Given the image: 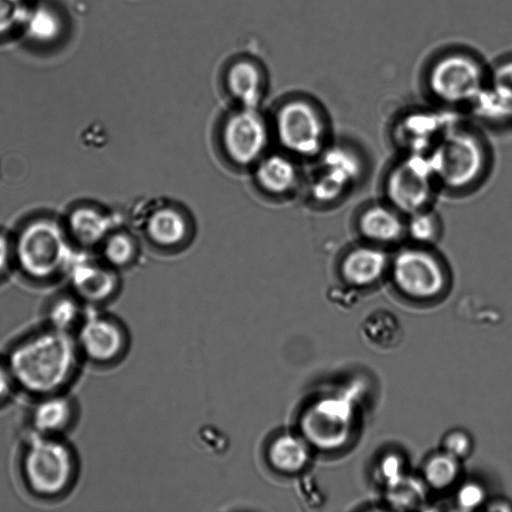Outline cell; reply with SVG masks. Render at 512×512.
Listing matches in <instances>:
<instances>
[{
  "instance_id": "cell-5",
  "label": "cell",
  "mask_w": 512,
  "mask_h": 512,
  "mask_svg": "<svg viewBox=\"0 0 512 512\" xmlns=\"http://www.w3.org/2000/svg\"><path fill=\"white\" fill-rule=\"evenodd\" d=\"M75 466L71 448L56 436L34 434L22 460L27 486L43 497L62 494L73 481Z\"/></svg>"
},
{
  "instance_id": "cell-32",
  "label": "cell",
  "mask_w": 512,
  "mask_h": 512,
  "mask_svg": "<svg viewBox=\"0 0 512 512\" xmlns=\"http://www.w3.org/2000/svg\"><path fill=\"white\" fill-rule=\"evenodd\" d=\"M378 471L387 484L399 479L404 475V461L400 455L390 453L381 459Z\"/></svg>"
},
{
  "instance_id": "cell-12",
  "label": "cell",
  "mask_w": 512,
  "mask_h": 512,
  "mask_svg": "<svg viewBox=\"0 0 512 512\" xmlns=\"http://www.w3.org/2000/svg\"><path fill=\"white\" fill-rule=\"evenodd\" d=\"M296 158L284 151L267 152L251 169L252 181L267 199H289L301 182Z\"/></svg>"
},
{
  "instance_id": "cell-35",
  "label": "cell",
  "mask_w": 512,
  "mask_h": 512,
  "mask_svg": "<svg viewBox=\"0 0 512 512\" xmlns=\"http://www.w3.org/2000/svg\"><path fill=\"white\" fill-rule=\"evenodd\" d=\"M12 383L13 379L7 365L0 362V400L9 394Z\"/></svg>"
},
{
  "instance_id": "cell-29",
  "label": "cell",
  "mask_w": 512,
  "mask_h": 512,
  "mask_svg": "<svg viewBox=\"0 0 512 512\" xmlns=\"http://www.w3.org/2000/svg\"><path fill=\"white\" fill-rule=\"evenodd\" d=\"M490 89L501 99L512 104V60L500 64L494 70Z\"/></svg>"
},
{
  "instance_id": "cell-16",
  "label": "cell",
  "mask_w": 512,
  "mask_h": 512,
  "mask_svg": "<svg viewBox=\"0 0 512 512\" xmlns=\"http://www.w3.org/2000/svg\"><path fill=\"white\" fill-rule=\"evenodd\" d=\"M62 224L68 238L85 248H97L116 227L109 212L92 204L73 207Z\"/></svg>"
},
{
  "instance_id": "cell-11",
  "label": "cell",
  "mask_w": 512,
  "mask_h": 512,
  "mask_svg": "<svg viewBox=\"0 0 512 512\" xmlns=\"http://www.w3.org/2000/svg\"><path fill=\"white\" fill-rule=\"evenodd\" d=\"M352 409L346 397L324 398L314 403L302 419L306 439L324 448L338 445L346 437Z\"/></svg>"
},
{
  "instance_id": "cell-8",
  "label": "cell",
  "mask_w": 512,
  "mask_h": 512,
  "mask_svg": "<svg viewBox=\"0 0 512 512\" xmlns=\"http://www.w3.org/2000/svg\"><path fill=\"white\" fill-rule=\"evenodd\" d=\"M436 183L427 156L410 154L391 169L386 180L389 204L401 214L428 208Z\"/></svg>"
},
{
  "instance_id": "cell-7",
  "label": "cell",
  "mask_w": 512,
  "mask_h": 512,
  "mask_svg": "<svg viewBox=\"0 0 512 512\" xmlns=\"http://www.w3.org/2000/svg\"><path fill=\"white\" fill-rule=\"evenodd\" d=\"M389 270L397 289L414 299L437 297L445 288L442 263L422 245L398 251L390 260Z\"/></svg>"
},
{
  "instance_id": "cell-18",
  "label": "cell",
  "mask_w": 512,
  "mask_h": 512,
  "mask_svg": "<svg viewBox=\"0 0 512 512\" xmlns=\"http://www.w3.org/2000/svg\"><path fill=\"white\" fill-rule=\"evenodd\" d=\"M390 258L379 245L365 244L350 249L340 262V274L353 287H368L389 269Z\"/></svg>"
},
{
  "instance_id": "cell-9",
  "label": "cell",
  "mask_w": 512,
  "mask_h": 512,
  "mask_svg": "<svg viewBox=\"0 0 512 512\" xmlns=\"http://www.w3.org/2000/svg\"><path fill=\"white\" fill-rule=\"evenodd\" d=\"M428 82L432 93L443 103L474 102L483 91V72L473 59L453 55L434 65Z\"/></svg>"
},
{
  "instance_id": "cell-27",
  "label": "cell",
  "mask_w": 512,
  "mask_h": 512,
  "mask_svg": "<svg viewBox=\"0 0 512 512\" xmlns=\"http://www.w3.org/2000/svg\"><path fill=\"white\" fill-rule=\"evenodd\" d=\"M81 312V307L75 299L59 298L49 308L50 327L69 333V330L81 321Z\"/></svg>"
},
{
  "instance_id": "cell-4",
  "label": "cell",
  "mask_w": 512,
  "mask_h": 512,
  "mask_svg": "<svg viewBox=\"0 0 512 512\" xmlns=\"http://www.w3.org/2000/svg\"><path fill=\"white\" fill-rule=\"evenodd\" d=\"M273 139L281 150L297 158L317 155L323 148L326 128L321 112L303 97H290L269 117Z\"/></svg>"
},
{
  "instance_id": "cell-20",
  "label": "cell",
  "mask_w": 512,
  "mask_h": 512,
  "mask_svg": "<svg viewBox=\"0 0 512 512\" xmlns=\"http://www.w3.org/2000/svg\"><path fill=\"white\" fill-rule=\"evenodd\" d=\"M73 403L57 393L42 396L31 412V424L37 435L56 436L73 420Z\"/></svg>"
},
{
  "instance_id": "cell-30",
  "label": "cell",
  "mask_w": 512,
  "mask_h": 512,
  "mask_svg": "<svg viewBox=\"0 0 512 512\" xmlns=\"http://www.w3.org/2000/svg\"><path fill=\"white\" fill-rule=\"evenodd\" d=\"M485 498V491L481 485L468 482L461 486L457 493V503L465 510H472L481 505Z\"/></svg>"
},
{
  "instance_id": "cell-10",
  "label": "cell",
  "mask_w": 512,
  "mask_h": 512,
  "mask_svg": "<svg viewBox=\"0 0 512 512\" xmlns=\"http://www.w3.org/2000/svg\"><path fill=\"white\" fill-rule=\"evenodd\" d=\"M140 231L153 247L165 252L185 248L193 237L194 225L184 207L175 202L158 201L140 219Z\"/></svg>"
},
{
  "instance_id": "cell-24",
  "label": "cell",
  "mask_w": 512,
  "mask_h": 512,
  "mask_svg": "<svg viewBox=\"0 0 512 512\" xmlns=\"http://www.w3.org/2000/svg\"><path fill=\"white\" fill-rule=\"evenodd\" d=\"M459 473V459L443 450L429 456L423 465L425 482L438 490L452 485Z\"/></svg>"
},
{
  "instance_id": "cell-22",
  "label": "cell",
  "mask_w": 512,
  "mask_h": 512,
  "mask_svg": "<svg viewBox=\"0 0 512 512\" xmlns=\"http://www.w3.org/2000/svg\"><path fill=\"white\" fill-rule=\"evenodd\" d=\"M97 248L99 258L117 271L135 264L140 255L138 238L132 232L117 227Z\"/></svg>"
},
{
  "instance_id": "cell-25",
  "label": "cell",
  "mask_w": 512,
  "mask_h": 512,
  "mask_svg": "<svg viewBox=\"0 0 512 512\" xmlns=\"http://www.w3.org/2000/svg\"><path fill=\"white\" fill-rule=\"evenodd\" d=\"M387 501L396 509H413L424 499L425 489L418 479L406 476L387 484Z\"/></svg>"
},
{
  "instance_id": "cell-3",
  "label": "cell",
  "mask_w": 512,
  "mask_h": 512,
  "mask_svg": "<svg viewBox=\"0 0 512 512\" xmlns=\"http://www.w3.org/2000/svg\"><path fill=\"white\" fill-rule=\"evenodd\" d=\"M68 239L62 222L36 218L13 237L14 263L31 279L53 278L69 263Z\"/></svg>"
},
{
  "instance_id": "cell-19",
  "label": "cell",
  "mask_w": 512,
  "mask_h": 512,
  "mask_svg": "<svg viewBox=\"0 0 512 512\" xmlns=\"http://www.w3.org/2000/svg\"><path fill=\"white\" fill-rule=\"evenodd\" d=\"M357 228L366 240L376 245L394 243L406 234V222L390 204L365 208L358 217Z\"/></svg>"
},
{
  "instance_id": "cell-6",
  "label": "cell",
  "mask_w": 512,
  "mask_h": 512,
  "mask_svg": "<svg viewBox=\"0 0 512 512\" xmlns=\"http://www.w3.org/2000/svg\"><path fill=\"white\" fill-rule=\"evenodd\" d=\"M427 157L436 183L453 190L473 184L486 163L480 140L463 129L447 131Z\"/></svg>"
},
{
  "instance_id": "cell-13",
  "label": "cell",
  "mask_w": 512,
  "mask_h": 512,
  "mask_svg": "<svg viewBox=\"0 0 512 512\" xmlns=\"http://www.w3.org/2000/svg\"><path fill=\"white\" fill-rule=\"evenodd\" d=\"M125 343L124 331L116 321L99 315L87 316L81 321L77 346L90 360L113 361L121 355Z\"/></svg>"
},
{
  "instance_id": "cell-26",
  "label": "cell",
  "mask_w": 512,
  "mask_h": 512,
  "mask_svg": "<svg viewBox=\"0 0 512 512\" xmlns=\"http://www.w3.org/2000/svg\"><path fill=\"white\" fill-rule=\"evenodd\" d=\"M406 235L414 242L425 245L435 241L439 235L440 224L435 212L426 208L408 215Z\"/></svg>"
},
{
  "instance_id": "cell-36",
  "label": "cell",
  "mask_w": 512,
  "mask_h": 512,
  "mask_svg": "<svg viewBox=\"0 0 512 512\" xmlns=\"http://www.w3.org/2000/svg\"><path fill=\"white\" fill-rule=\"evenodd\" d=\"M490 511H512V504L504 499H495L488 504Z\"/></svg>"
},
{
  "instance_id": "cell-14",
  "label": "cell",
  "mask_w": 512,
  "mask_h": 512,
  "mask_svg": "<svg viewBox=\"0 0 512 512\" xmlns=\"http://www.w3.org/2000/svg\"><path fill=\"white\" fill-rule=\"evenodd\" d=\"M321 171L311 184V194L319 202L336 200L360 173V164L353 153L337 147L329 150Z\"/></svg>"
},
{
  "instance_id": "cell-17",
  "label": "cell",
  "mask_w": 512,
  "mask_h": 512,
  "mask_svg": "<svg viewBox=\"0 0 512 512\" xmlns=\"http://www.w3.org/2000/svg\"><path fill=\"white\" fill-rule=\"evenodd\" d=\"M224 86L235 106L259 108L266 92V75L257 62L240 58L227 67Z\"/></svg>"
},
{
  "instance_id": "cell-28",
  "label": "cell",
  "mask_w": 512,
  "mask_h": 512,
  "mask_svg": "<svg viewBox=\"0 0 512 512\" xmlns=\"http://www.w3.org/2000/svg\"><path fill=\"white\" fill-rule=\"evenodd\" d=\"M442 448L443 451L460 460L470 454L472 450V440L466 431L454 429L444 435Z\"/></svg>"
},
{
  "instance_id": "cell-34",
  "label": "cell",
  "mask_w": 512,
  "mask_h": 512,
  "mask_svg": "<svg viewBox=\"0 0 512 512\" xmlns=\"http://www.w3.org/2000/svg\"><path fill=\"white\" fill-rule=\"evenodd\" d=\"M17 13L16 0H0V32L12 26L17 18Z\"/></svg>"
},
{
  "instance_id": "cell-21",
  "label": "cell",
  "mask_w": 512,
  "mask_h": 512,
  "mask_svg": "<svg viewBox=\"0 0 512 512\" xmlns=\"http://www.w3.org/2000/svg\"><path fill=\"white\" fill-rule=\"evenodd\" d=\"M267 456L270 464L277 471L294 474L306 467L310 459V451L307 440L285 433L270 443Z\"/></svg>"
},
{
  "instance_id": "cell-1",
  "label": "cell",
  "mask_w": 512,
  "mask_h": 512,
  "mask_svg": "<svg viewBox=\"0 0 512 512\" xmlns=\"http://www.w3.org/2000/svg\"><path fill=\"white\" fill-rule=\"evenodd\" d=\"M77 343L68 332L53 328L16 345L7 367L13 382L29 393H57L71 378L77 363Z\"/></svg>"
},
{
  "instance_id": "cell-15",
  "label": "cell",
  "mask_w": 512,
  "mask_h": 512,
  "mask_svg": "<svg viewBox=\"0 0 512 512\" xmlns=\"http://www.w3.org/2000/svg\"><path fill=\"white\" fill-rule=\"evenodd\" d=\"M69 278L75 295L90 303L107 300L119 286L117 270L100 258L82 259L70 264Z\"/></svg>"
},
{
  "instance_id": "cell-33",
  "label": "cell",
  "mask_w": 512,
  "mask_h": 512,
  "mask_svg": "<svg viewBox=\"0 0 512 512\" xmlns=\"http://www.w3.org/2000/svg\"><path fill=\"white\" fill-rule=\"evenodd\" d=\"M14 263L13 237L0 231V276Z\"/></svg>"
},
{
  "instance_id": "cell-2",
  "label": "cell",
  "mask_w": 512,
  "mask_h": 512,
  "mask_svg": "<svg viewBox=\"0 0 512 512\" xmlns=\"http://www.w3.org/2000/svg\"><path fill=\"white\" fill-rule=\"evenodd\" d=\"M273 139L269 118L259 108L235 106L218 121L215 144L233 169L251 170L268 152Z\"/></svg>"
},
{
  "instance_id": "cell-31",
  "label": "cell",
  "mask_w": 512,
  "mask_h": 512,
  "mask_svg": "<svg viewBox=\"0 0 512 512\" xmlns=\"http://www.w3.org/2000/svg\"><path fill=\"white\" fill-rule=\"evenodd\" d=\"M29 26L34 36L39 39H48L56 32L57 23L51 13L40 10L33 15Z\"/></svg>"
},
{
  "instance_id": "cell-23",
  "label": "cell",
  "mask_w": 512,
  "mask_h": 512,
  "mask_svg": "<svg viewBox=\"0 0 512 512\" xmlns=\"http://www.w3.org/2000/svg\"><path fill=\"white\" fill-rule=\"evenodd\" d=\"M363 333L373 345L389 349L401 339V327L394 315L386 311L370 314L363 324Z\"/></svg>"
}]
</instances>
